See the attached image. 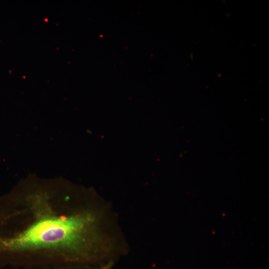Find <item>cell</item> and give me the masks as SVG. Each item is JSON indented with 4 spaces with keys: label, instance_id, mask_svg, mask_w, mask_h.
I'll list each match as a JSON object with an SVG mask.
<instances>
[{
    "label": "cell",
    "instance_id": "cell-1",
    "mask_svg": "<svg viewBox=\"0 0 269 269\" xmlns=\"http://www.w3.org/2000/svg\"><path fill=\"white\" fill-rule=\"evenodd\" d=\"M97 219L91 213L38 219L22 232L0 233V263L9 262L21 252L63 250L72 261L88 262L100 259L92 247L97 240Z\"/></svg>",
    "mask_w": 269,
    "mask_h": 269
},
{
    "label": "cell",
    "instance_id": "cell-2",
    "mask_svg": "<svg viewBox=\"0 0 269 269\" xmlns=\"http://www.w3.org/2000/svg\"><path fill=\"white\" fill-rule=\"evenodd\" d=\"M113 262L108 263L99 266L92 268L86 269H111L113 266Z\"/></svg>",
    "mask_w": 269,
    "mask_h": 269
},
{
    "label": "cell",
    "instance_id": "cell-3",
    "mask_svg": "<svg viewBox=\"0 0 269 269\" xmlns=\"http://www.w3.org/2000/svg\"><path fill=\"white\" fill-rule=\"evenodd\" d=\"M45 21H47V19H45Z\"/></svg>",
    "mask_w": 269,
    "mask_h": 269
}]
</instances>
